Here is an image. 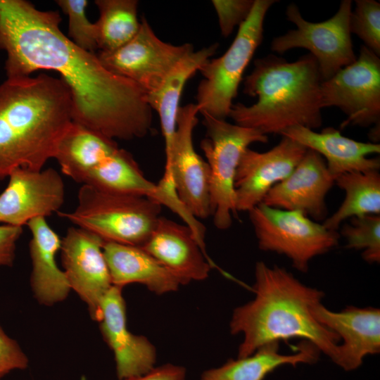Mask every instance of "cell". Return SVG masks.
Returning a JSON list of instances; mask_svg holds the SVG:
<instances>
[{"mask_svg": "<svg viewBox=\"0 0 380 380\" xmlns=\"http://www.w3.org/2000/svg\"><path fill=\"white\" fill-rule=\"evenodd\" d=\"M58 11L25 0H0V49L7 78L46 70L59 73L72 100L73 122L110 139L131 140L151 129L147 94L106 69L96 53L77 46L60 29Z\"/></svg>", "mask_w": 380, "mask_h": 380, "instance_id": "cell-1", "label": "cell"}, {"mask_svg": "<svg viewBox=\"0 0 380 380\" xmlns=\"http://www.w3.org/2000/svg\"><path fill=\"white\" fill-rule=\"evenodd\" d=\"M70 91L46 73L0 84V180L18 167L42 170L73 122Z\"/></svg>", "mask_w": 380, "mask_h": 380, "instance_id": "cell-2", "label": "cell"}, {"mask_svg": "<svg viewBox=\"0 0 380 380\" xmlns=\"http://www.w3.org/2000/svg\"><path fill=\"white\" fill-rule=\"evenodd\" d=\"M255 279L254 299L234 309L229 323L232 334L243 335L238 357L269 343L302 338L336 363L341 339L311 310L322 302L324 292L303 284L284 268L263 262L256 263Z\"/></svg>", "mask_w": 380, "mask_h": 380, "instance_id": "cell-3", "label": "cell"}, {"mask_svg": "<svg viewBox=\"0 0 380 380\" xmlns=\"http://www.w3.org/2000/svg\"><path fill=\"white\" fill-rule=\"evenodd\" d=\"M317 60L310 53L294 62L269 54L254 61L243 82V93L258 97L251 106L233 104L229 114L236 125L265 134H281L293 126L311 129L322 125Z\"/></svg>", "mask_w": 380, "mask_h": 380, "instance_id": "cell-4", "label": "cell"}, {"mask_svg": "<svg viewBox=\"0 0 380 380\" xmlns=\"http://www.w3.org/2000/svg\"><path fill=\"white\" fill-rule=\"evenodd\" d=\"M161 205L150 198L107 191L82 184L78 204L58 215L104 242L142 246L159 219Z\"/></svg>", "mask_w": 380, "mask_h": 380, "instance_id": "cell-5", "label": "cell"}, {"mask_svg": "<svg viewBox=\"0 0 380 380\" xmlns=\"http://www.w3.org/2000/svg\"><path fill=\"white\" fill-rule=\"evenodd\" d=\"M275 0H255L246 20L227 51L208 60L199 71L203 78L196 93L200 113L225 120L238 94L243 72L263 38L265 17Z\"/></svg>", "mask_w": 380, "mask_h": 380, "instance_id": "cell-6", "label": "cell"}, {"mask_svg": "<svg viewBox=\"0 0 380 380\" xmlns=\"http://www.w3.org/2000/svg\"><path fill=\"white\" fill-rule=\"evenodd\" d=\"M202 115L207 137L201 148L209 167L211 215L215 226L225 230L231 227L232 217H237L234 179L240 159L249 145L267 143L268 137L258 129Z\"/></svg>", "mask_w": 380, "mask_h": 380, "instance_id": "cell-7", "label": "cell"}, {"mask_svg": "<svg viewBox=\"0 0 380 380\" xmlns=\"http://www.w3.org/2000/svg\"><path fill=\"white\" fill-rule=\"evenodd\" d=\"M258 247L289 258L292 266L306 272L315 257L337 246L340 234L326 228L300 211L260 203L248 212Z\"/></svg>", "mask_w": 380, "mask_h": 380, "instance_id": "cell-8", "label": "cell"}, {"mask_svg": "<svg viewBox=\"0 0 380 380\" xmlns=\"http://www.w3.org/2000/svg\"><path fill=\"white\" fill-rule=\"evenodd\" d=\"M351 11L352 1L343 0L333 17L321 23H311L302 17L295 4H290L286 17L296 28L274 37L271 50L280 54L295 48L308 50L317 60L322 80H327L357 58L349 26Z\"/></svg>", "mask_w": 380, "mask_h": 380, "instance_id": "cell-9", "label": "cell"}, {"mask_svg": "<svg viewBox=\"0 0 380 380\" xmlns=\"http://www.w3.org/2000/svg\"><path fill=\"white\" fill-rule=\"evenodd\" d=\"M129 42L110 52L96 53L111 72L138 85L147 95L156 91L176 65L194 51L191 44L173 45L160 39L145 17Z\"/></svg>", "mask_w": 380, "mask_h": 380, "instance_id": "cell-10", "label": "cell"}, {"mask_svg": "<svg viewBox=\"0 0 380 380\" xmlns=\"http://www.w3.org/2000/svg\"><path fill=\"white\" fill-rule=\"evenodd\" d=\"M320 92L322 108L335 106L347 115L341 128L379 125V56L362 45L354 63L322 82Z\"/></svg>", "mask_w": 380, "mask_h": 380, "instance_id": "cell-11", "label": "cell"}, {"mask_svg": "<svg viewBox=\"0 0 380 380\" xmlns=\"http://www.w3.org/2000/svg\"><path fill=\"white\" fill-rule=\"evenodd\" d=\"M281 137L267 151L261 153L248 148L243 152L234 179L237 212H248L261 203L270 190L285 179L304 156L306 147Z\"/></svg>", "mask_w": 380, "mask_h": 380, "instance_id": "cell-12", "label": "cell"}, {"mask_svg": "<svg viewBox=\"0 0 380 380\" xmlns=\"http://www.w3.org/2000/svg\"><path fill=\"white\" fill-rule=\"evenodd\" d=\"M103 242L87 230L72 227L61 240L60 249L70 289L87 304L94 320L101 300L113 286L103 251Z\"/></svg>", "mask_w": 380, "mask_h": 380, "instance_id": "cell-13", "label": "cell"}, {"mask_svg": "<svg viewBox=\"0 0 380 380\" xmlns=\"http://www.w3.org/2000/svg\"><path fill=\"white\" fill-rule=\"evenodd\" d=\"M8 177L0 195V223L22 227L32 219L58 213L64 202V183L53 168L33 171L18 167Z\"/></svg>", "mask_w": 380, "mask_h": 380, "instance_id": "cell-14", "label": "cell"}, {"mask_svg": "<svg viewBox=\"0 0 380 380\" xmlns=\"http://www.w3.org/2000/svg\"><path fill=\"white\" fill-rule=\"evenodd\" d=\"M196 103L179 107L174 138L171 170L178 198L196 218L211 215L209 193L210 172L207 163L196 151L193 130L198 123Z\"/></svg>", "mask_w": 380, "mask_h": 380, "instance_id": "cell-15", "label": "cell"}, {"mask_svg": "<svg viewBox=\"0 0 380 380\" xmlns=\"http://www.w3.org/2000/svg\"><path fill=\"white\" fill-rule=\"evenodd\" d=\"M122 288L113 286L101 301L96 321L104 341L113 352L119 380L144 374L156 367V349L144 336L127 326Z\"/></svg>", "mask_w": 380, "mask_h": 380, "instance_id": "cell-16", "label": "cell"}, {"mask_svg": "<svg viewBox=\"0 0 380 380\" xmlns=\"http://www.w3.org/2000/svg\"><path fill=\"white\" fill-rule=\"evenodd\" d=\"M334 184L324 158L307 149L293 171L270 190L262 203L322 220L327 213L325 198Z\"/></svg>", "mask_w": 380, "mask_h": 380, "instance_id": "cell-17", "label": "cell"}, {"mask_svg": "<svg viewBox=\"0 0 380 380\" xmlns=\"http://www.w3.org/2000/svg\"><path fill=\"white\" fill-rule=\"evenodd\" d=\"M315 318L343 340L336 365L346 371L358 368L367 355L380 352V310L348 306L331 311L322 302L311 309Z\"/></svg>", "mask_w": 380, "mask_h": 380, "instance_id": "cell-18", "label": "cell"}, {"mask_svg": "<svg viewBox=\"0 0 380 380\" xmlns=\"http://www.w3.org/2000/svg\"><path fill=\"white\" fill-rule=\"evenodd\" d=\"M184 284L202 281L216 266L202 251L191 229L165 217H160L155 228L141 246Z\"/></svg>", "mask_w": 380, "mask_h": 380, "instance_id": "cell-19", "label": "cell"}, {"mask_svg": "<svg viewBox=\"0 0 380 380\" xmlns=\"http://www.w3.org/2000/svg\"><path fill=\"white\" fill-rule=\"evenodd\" d=\"M281 136L319 153L325 160L327 170L334 180L346 172L379 170L380 168L379 157H368L371 154H379V144L355 141L341 135L338 130L331 127L316 132L297 125L286 129Z\"/></svg>", "mask_w": 380, "mask_h": 380, "instance_id": "cell-20", "label": "cell"}, {"mask_svg": "<svg viewBox=\"0 0 380 380\" xmlns=\"http://www.w3.org/2000/svg\"><path fill=\"white\" fill-rule=\"evenodd\" d=\"M82 184L150 198L168 208L183 221L191 217L190 212L178 197L167 194L158 184L146 178L132 156L122 148H118L93 168Z\"/></svg>", "mask_w": 380, "mask_h": 380, "instance_id": "cell-21", "label": "cell"}, {"mask_svg": "<svg viewBox=\"0 0 380 380\" xmlns=\"http://www.w3.org/2000/svg\"><path fill=\"white\" fill-rule=\"evenodd\" d=\"M219 44L215 43L182 58L172 69L162 86L147 95V102L158 112L165 140V172L158 184L165 190L173 192L175 187L171 170L172 153L177 127V117L180 97L188 80L216 52Z\"/></svg>", "mask_w": 380, "mask_h": 380, "instance_id": "cell-22", "label": "cell"}, {"mask_svg": "<svg viewBox=\"0 0 380 380\" xmlns=\"http://www.w3.org/2000/svg\"><path fill=\"white\" fill-rule=\"evenodd\" d=\"M27 225L32 234L31 289L40 304L52 305L65 300L71 289L65 272L59 269L56 260L61 240L44 217L32 219Z\"/></svg>", "mask_w": 380, "mask_h": 380, "instance_id": "cell-23", "label": "cell"}, {"mask_svg": "<svg viewBox=\"0 0 380 380\" xmlns=\"http://www.w3.org/2000/svg\"><path fill=\"white\" fill-rule=\"evenodd\" d=\"M113 286L139 283L156 294L177 291L183 282L141 247L103 242Z\"/></svg>", "mask_w": 380, "mask_h": 380, "instance_id": "cell-24", "label": "cell"}, {"mask_svg": "<svg viewBox=\"0 0 380 380\" xmlns=\"http://www.w3.org/2000/svg\"><path fill=\"white\" fill-rule=\"evenodd\" d=\"M320 352L310 342L303 341L296 353H279V342H272L258 348L251 355L229 359L222 365L203 372L201 380H263L277 368L291 365L315 363Z\"/></svg>", "mask_w": 380, "mask_h": 380, "instance_id": "cell-25", "label": "cell"}, {"mask_svg": "<svg viewBox=\"0 0 380 380\" xmlns=\"http://www.w3.org/2000/svg\"><path fill=\"white\" fill-rule=\"evenodd\" d=\"M118 148L115 141L72 122L54 156L62 172L83 184L87 174Z\"/></svg>", "mask_w": 380, "mask_h": 380, "instance_id": "cell-26", "label": "cell"}, {"mask_svg": "<svg viewBox=\"0 0 380 380\" xmlns=\"http://www.w3.org/2000/svg\"><path fill=\"white\" fill-rule=\"evenodd\" d=\"M346 194L338 210L325 219L323 225L337 231L341 224L352 217L380 214V174L379 170L346 172L334 180Z\"/></svg>", "mask_w": 380, "mask_h": 380, "instance_id": "cell-27", "label": "cell"}, {"mask_svg": "<svg viewBox=\"0 0 380 380\" xmlns=\"http://www.w3.org/2000/svg\"><path fill=\"white\" fill-rule=\"evenodd\" d=\"M99 18L95 23L99 52L113 51L129 42L139 32L136 0H96Z\"/></svg>", "mask_w": 380, "mask_h": 380, "instance_id": "cell-28", "label": "cell"}, {"mask_svg": "<svg viewBox=\"0 0 380 380\" xmlns=\"http://www.w3.org/2000/svg\"><path fill=\"white\" fill-rule=\"evenodd\" d=\"M341 229L346 248L362 250V257L368 263L380 262V215H369L350 218Z\"/></svg>", "mask_w": 380, "mask_h": 380, "instance_id": "cell-29", "label": "cell"}, {"mask_svg": "<svg viewBox=\"0 0 380 380\" xmlns=\"http://www.w3.org/2000/svg\"><path fill=\"white\" fill-rule=\"evenodd\" d=\"M350 16V33L356 34L365 46L380 56V4L374 0H356Z\"/></svg>", "mask_w": 380, "mask_h": 380, "instance_id": "cell-30", "label": "cell"}, {"mask_svg": "<svg viewBox=\"0 0 380 380\" xmlns=\"http://www.w3.org/2000/svg\"><path fill=\"white\" fill-rule=\"evenodd\" d=\"M68 17V37L81 49L94 53L98 49L95 23L85 13L87 0H58L56 1Z\"/></svg>", "mask_w": 380, "mask_h": 380, "instance_id": "cell-31", "label": "cell"}, {"mask_svg": "<svg viewBox=\"0 0 380 380\" xmlns=\"http://www.w3.org/2000/svg\"><path fill=\"white\" fill-rule=\"evenodd\" d=\"M255 0H213L221 34L227 37L249 15Z\"/></svg>", "mask_w": 380, "mask_h": 380, "instance_id": "cell-32", "label": "cell"}, {"mask_svg": "<svg viewBox=\"0 0 380 380\" xmlns=\"http://www.w3.org/2000/svg\"><path fill=\"white\" fill-rule=\"evenodd\" d=\"M29 360L18 342L0 326V379L13 370L25 369Z\"/></svg>", "mask_w": 380, "mask_h": 380, "instance_id": "cell-33", "label": "cell"}, {"mask_svg": "<svg viewBox=\"0 0 380 380\" xmlns=\"http://www.w3.org/2000/svg\"><path fill=\"white\" fill-rule=\"evenodd\" d=\"M22 233V227L0 225V266L13 265L16 243Z\"/></svg>", "mask_w": 380, "mask_h": 380, "instance_id": "cell-34", "label": "cell"}, {"mask_svg": "<svg viewBox=\"0 0 380 380\" xmlns=\"http://www.w3.org/2000/svg\"><path fill=\"white\" fill-rule=\"evenodd\" d=\"M186 371L182 366L165 364L155 367L150 372L122 380H186Z\"/></svg>", "mask_w": 380, "mask_h": 380, "instance_id": "cell-35", "label": "cell"}]
</instances>
